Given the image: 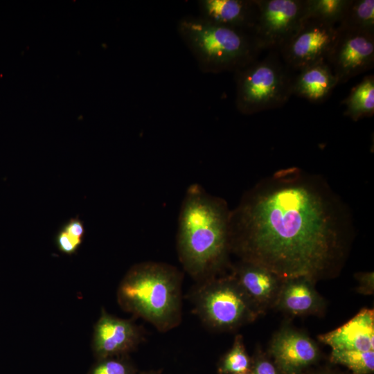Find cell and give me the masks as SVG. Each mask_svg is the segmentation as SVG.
I'll use <instances>...</instances> for the list:
<instances>
[{
	"label": "cell",
	"mask_w": 374,
	"mask_h": 374,
	"mask_svg": "<svg viewBox=\"0 0 374 374\" xmlns=\"http://www.w3.org/2000/svg\"><path fill=\"white\" fill-rule=\"evenodd\" d=\"M349 220L326 183L299 168L283 169L247 191L231 211V252L283 280L315 282L343 259Z\"/></svg>",
	"instance_id": "obj_1"
},
{
	"label": "cell",
	"mask_w": 374,
	"mask_h": 374,
	"mask_svg": "<svg viewBox=\"0 0 374 374\" xmlns=\"http://www.w3.org/2000/svg\"><path fill=\"white\" fill-rule=\"evenodd\" d=\"M231 213L225 200L199 184L187 188L179 213L177 251L184 269L196 282L220 275L228 265Z\"/></svg>",
	"instance_id": "obj_2"
},
{
	"label": "cell",
	"mask_w": 374,
	"mask_h": 374,
	"mask_svg": "<svg viewBox=\"0 0 374 374\" xmlns=\"http://www.w3.org/2000/svg\"><path fill=\"white\" fill-rule=\"evenodd\" d=\"M183 274L176 267L147 261L133 265L121 281L118 305L159 331L177 327L182 317Z\"/></svg>",
	"instance_id": "obj_3"
},
{
	"label": "cell",
	"mask_w": 374,
	"mask_h": 374,
	"mask_svg": "<svg viewBox=\"0 0 374 374\" xmlns=\"http://www.w3.org/2000/svg\"><path fill=\"white\" fill-rule=\"evenodd\" d=\"M177 30L204 73L235 72L256 60L262 51L253 33L220 26L199 16L183 17Z\"/></svg>",
	"instance_id": "obj_4"
},
{
	"label": "cell",
	"mask_w": 374,
	"mask_h": 374,
	"mask_svg": "<svg viewBox=\"0 0 374 374\" xmlns=\"http://www.w3.org/2000/svg\"><path fill=\"white\" fill-rule=\"evenodd\" d=\"M189 299L203 324L215 331L236 330L261 314L232 274L197 282Z\"/></svg>",
	"instance_id": "obj_5"
},
{
	"label": "cell",
	"mask_w": 374,
	"mask_h": 374,
	"mask_svg": "<svg viewBox=\"0 0 374 374\" xmlns=\"http://www.w3.org/2000/svg\"><path fill=\"white\" fill-rule=\"evenodd\" d=\"M280 59L279 52L270 51L235 72V105L245 115L284 105L293 94L294 77Z\"/></svg>",
	"instance_id": "obj_6"
},
{
	"label": "cell",
	"mask_w": 374,
	"mask_h": 374,
	"mask_svg": "<svg viewBox=\"0 0 374 374\" xmlns=\"http://www.w3.org/2000/svg\"><path fill=\"white\" fill-rule=\"evenodd\" d=\"M253 35L261 50L279 52L304 21V0H255Z\"/></svg>",
	"instance_id": "obj_7"
},
{
	"label": "cell",
	"mask_w": 374,
	"mask_h": 374,
	"mask_svg": "<svg viewBox=\"0 0 374 374\" xmlns=\"http://www.w3.org/2000/svg\"><path fill=\"white\" fill-rule=\"evenodd\" d=\"M337 34L336 25L315 18L305 19L279 53L290 69L299 71L326 61Z\"/></svg>",
	"instance_id": "obj_8"
},
{
	"label": "cell",
	"mask_w": 374,
	"mask_h": 374,
	"mask_svg": "<svg viewBox=\"0 0 374 374\" xmlns=\"http://www.w3.org/2000/svg\"><path fill=\"white\" fill-rule=\"evenodd\" d=\"M337 29L326 61L338 84H343L373 67L374 33Z\"/></svg>",
	"instance_id": "obj_9"
},
{
	"label": "cell",
	"mask_w": 374,
	"mask_h": 374,
	"mask_svg": "<svg viewBox=\"0 0 374 374\" xmlns=\"http://www.w3.org/2000/svg\"><path fill=\"white\" fill-rule=\"evenodd\" d=\"M143 332L133 321L101 310L92 338V350L97 359L127 355L141 343Z\"/></svg>",
	"instance_id": "obj_10"
},
{
	"label": "cell",
	"mask_w": 374,
	"mask_h": 374,
	"mask_svg": "<svg viewBox=\"0 0 374 374\" xmlns=\"http://www.w3.org/2000/svg\"><path fill=\"white\" fill-rule=\"evenodd\" d=\"M270 351L276 367L284 374L299 373L319 356L314 341L303 332L288 328L274 336Z\"/></svg>",
	"instance_id": "obj_11"
},
{
	"label": "cell",
	"mask_w": 374,
	"mask_h": 374,
	"mask_svg": "<svg viewBox=\"0 0 374 374\" xmlns=\"http://www.w3.org/2000/svg\"><path fill=\"white\" fill-rule=\"evenodd\" d=\"M231 274L261 314L274 305L283 280L261 265L243 260L232 267Z\"/></svg>",
	"instance_id": "obj_12"
},
{
	"label": "cell",
	"mask_w": 374,
	"mask_h": 374,
	"mask_svg": "<svg viewBox=\"0 0 374 374\" xmlns=\"http://www.w3.org/2000/svg\"><path fill=\"white\" fill-rule=\"evenodd\" d=\"M319 339L332 350H374L373 310H361L346 323Z\"/></svg>",
	"instance_id": "obj_13"
},
{
	"label": "cell",
	"mask_w": 374,
	"mask_h": 374,
	"mask_svg": "<svg viewBox=\"0 0 374 374\" xmlns=\"http://www.w3.org/2000/svg\"><path fill=\"white\" fill-rule=\"evenodd\" d=\"M198 5L202 18L253 33L257 15L255 0H201Z\"/></svg>",
	"instance_id": "obj_14"
},
{
	"label": "cell",
	"mask_w": 374,
	"mask_h": 374,
	"mask_svg": "<svg viewBox=\"0 0 374 374\" xmlns=\"http://www.w3.org/2000/svg\"><path fill=\"white\" fill-rule=\"evenodd\" d=\"M314 283L305 278L283 280L274 305L293 316L321 313L325 303Z\"/></svg>",
	"instance_id": "obj_15"
},
{
	"label": "cell",
	"mask_w": 374,
	"mask_h": 374,
	"mask_svg": "<svg viewBox=\"0 0 374 374\" xmlns=\"http://www.w3.org/2000/svg\"><path fill=\"white\" fill-rule=\"evenodd\" d=\"M294 77L292 93L314 103L325 101L338 84L326 61L308 66Z\"/></svg>",
	"instance_id": "obj_16"
},
{
	"label": "cell",
	"mask_w": 374,
	"mask_h": 374,
	"mask_svg": "<svg viewBox=\"0 0 374 374\" xmlns=\"http://www.w3.org/2000/svg\"><path fill=\"white\" fill-rule=\"evenodd\" d=\"M346 106L344 115L356 121L374 114V76L364 77L341 102Z\"/></svg>",
	"instance_id": "obj_17"
},
{
	"label": "cell",
	"mask_w": 374,
	"mask_h": 374,
	"mask_svg": "<svg viewBox=\"0 0 374 374\" xmlns=\"http://www.w3.org/2000/svg\"><path fill=\"white\" fill-rule=\"evenodd\" d=\"M337 27L374 33V1L350 0Z\"/></svg>",
	"instance_id": "obj_18"
},
{
	"label": "cell",
	"mask_w": 374,
	"mask_h": 374,
	"mask_svg": "<svg viewBox=\"0 0 374 374\" xmlns=\"http://www.w3.org/2000/svg\"><path fill=\"white\" fill-rule=\"evenodd\" d=\"M350 0H304V19L315 18L329 24H339Z\"/></svg>",
	"instance_id": "obj_19"
},
{
	"label": "cell",
	"mask_w": 374,
	"mask_h": 374,
	"mask_svg": "<svg viewBox=\"0 0 374 374\" xmlns=\"http://www.w3.org/2000/svg\"><path fill=\"white\" fill-rule=\"evenodd\" d=\"M330 359L353 374H371L374 371V350H332Z\"/></svg>",
	"instance_id": "obj_20"
},
{
	"label": "cell",
	"mask_w": 374,
	"mask_h": 374,
	"mask_svg": "<svg viewBox=\"0 0 374 374\" xmlns=\"http://www.w3.org/2000/svg\"><path fill=\"white\" fill-rule=\"evenodd\" d=\"M251 362L245 350L242 337L235 336L231 348L221 359L218 372L220 374L251 373Z\"/></svg>",
	"instance_id": "obj_21"
},
{
	"label": "cell",
	"mask_w": 374,
	"mask_h": 374,
	"mask_svg": "<svg viewBox=\"0 0 374 374\" xmlns=\"http://www.w3.org/2000/svg\"><path fill=\"white\" fill-rule=\"evenodd\" d=\"M87 374H138L126 355L97 359Z\"/></svg>",
	"instance_id": "obj_22"
},
{
	"label": "cell",
	"mask_w": 374,
	"mask_h": 374,
	"mask_svg": "<svg viewBox=\"0 0 374 374\" xmlns=\"http://www.w3.org/2000/svg\"><path fill=\"white\" fill-rule=\"evenodd\" d=\"M82 242V241L69 235L62 229L58 231L55 237V243L58 249L68 255L75 253Z\"/></svg>",
	"instance_id": "obj_23"
},
{
	"label": "cell",
	"mask_w": 374,
	"mask_h": 374,
	"mask_svg": "<svg viewBox=\"0 0 374 374\" xmlns=\"http://www.w3.org/2000/svg\"><path fill=\"white\" fill-rule=\"evenodd\" d=\"M65 232L75 239L82 241L84 235V227L82 220L73 217L67 221L62 227Z\"/></svg>",
	"instance_id": "obj_24"
},
{
	"label": "cell",
	"mask_w": 374,
	"mask_h": 374,
	"mask_svg": "<svg viewBox=\"0 0 374 374\" xmlns=\"http://www.w3.org/2000/svg\"><path fill=\"white\" fill-rule=\"evenodd\" d=\"M251 374H278L277 367L262 357H259L251 364Z\"/></svg>",
	"instance_id": "obj_25"
},
{
	"label": "cell",
	"mask_w": 374,
	"mask_h": 374,
	"mask_svg": "<svg viewBox=\"0 0 374 374\" xmlns=\"http://www.w3.org/2000/svg\"><path fill=\"white\" fill-rule=\"evenodd\" d=\"M358 281V291L361 294H371L374 290L373 272H363L355 275Z\"/></svg>",
	"instance_id": "obj_26"
},
{
	"label": "cell",
	"mask_w": 374,
	"mask_h": 374,
	"mask_svg": "<svg viewBox=\"0 0 374 374\" xmlns=\"http://www.w3.org/2000/svg\"><path fill=\"white\" fill-rule=\"evenodd\" d=\"M138 374H159V373L154 371H147V372L138 373Z\"/></svg>",
	"instance_id": "obj_27"
},
{
	"label": "cell",
	"mask_w": 374,
	"mask_h": 374,
	"mask_svg": "<svg viewBox=\"0 0 374 374\" xmlns=\"http://www.w3.org/2000/svg\"><path fill=\"white\" fill-rule=\"evenodd\" d=\"M234 374H251V373H234Z\"/></svg>",
	"instance_id": "obj_28"
}]
</instances>
